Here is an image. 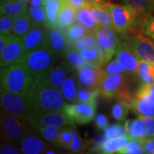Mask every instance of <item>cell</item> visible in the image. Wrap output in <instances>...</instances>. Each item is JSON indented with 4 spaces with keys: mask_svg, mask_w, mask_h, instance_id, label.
Masks as SVG:
<instances>
[{
    "mask_svg": "<svg viewBox=\"0 0 154 154\" xmlns=\"http://www.w3.org/2000/svg\"><path fill=\"white\" fill-rule=\"evenodd\" d=\"M36 79L22 63L1 68V88L24 97H29Z\"/></svg>",
    "mask_w": 154,
    "mask_h": 154,
    "instance_id": "cell-1",
    "label": "cell"
},
{
    "mask_svg": "<svg viewBox=\"0 0 154 154\" xmlns=\"http://www.w3.org/2000/svg\"><path fill=\"white\" fill-rule=\"evenodd\" d=\"M29 98L35 109L36 116L49 112H63L67 104L60 90L46 85L37 79Z\"/></svg>",
    "mask_w": 154,
    "mask_h": 154,
    "instance_id": "cell-2",
    "label": "cell"
},
{
    "mask_svg": "<svg viewBox=\"0 0 154 154\" xmlns=\"http://www.w3.org/2000/svg\"><path fill=\"white\" fill-rule=\"evenodd\" d=\"M126 74L116 73L106 75L100 84V93L106 99H116L119 102L131 107L134 96L131 92Z\"/></svg>",
    "mask_w": 154,
    "mask_h": 154,
    "instance_id": "cell-3",
    "label": "cell"
},
{
    "mask_svg": "<svg viewBox=\"0 0 154 154\" xmlns=\"http://www.w3.org/2000/svg\"><path fill=\"white\" fill-rule=\"evenodd\" d=\"M2 109L23 121L31 122L36 116V112L29 98L24 97L1 88Z\"/></svg>",
    "mask_w": 154,
    "mask_h": 154,
    "instance_id": "cell-4",
    "label": "cell"
},
{
    "mask_svg": "<svg viewBox=\"0 0 154 154\" xmlns=\"http://www.w3.org/2000/svg\"><path fill=\"white\" fill-rule=\"evenodd\" d=\"M110 11L115 30L119 34L125 35L138 25L141 26L144 19H140L143 15L139 14L131 7L125 5L105 4Z\"/></svg>",
    "mask_w": 154,
    "mask_h": 154,
    "instance_id": "cell-5",
    "label": "cell"
},
{
    "mask_svg": "<svg viewBox=\"0 0 154 154\" xmlns=\"http://www.w3.org/2000/svg\"><path fill=\"white\" fill-rule=\"evenodd\" d=\"M30 122L23 121L7 113L3 109L1 112L2 136L7 143L13 144L21 141L32 133Z\"/></svg>",
    "mask_w": 154,
    "mask_h": 154,
    "instance_id": "cell-6",
    "label": "cell"
},
{
    "mask_svg": "<svg viewBox=\"0 0 154 154\" xmlns=\"http://www.w3.org/2000/svg\"><path fill=\"white\" fill-rule=\"evenodd\" d=\"M58 57L47 47L41 48L28 54L22 63L36 79L47 74L54 67Z\"/></svg>",
    "mask_w": 154,
    "mask_h": 154,
    "instance_id": "cell-7",
    "label": "cell"
},
{
    "mask_svg": "<svg viewBox=\"0 0 154 154\" xmlns=\"http://www.w3.org/2000/svg\"><path fill=\"white\" fill-rule=\"evenodd\" d=\"M133 111L140 116L154 117V88L153 84H142L134 95Z\"/></svg>",
    "mask_w": 154,
    "mask_h": 154,
    "instance_id": "cell-8",
    "label": "cell"
},
{
    "mask_svg": "<svg viewBox=\"0 0 154 154\" xmlns=\"http://www.w3.org/2000/svg\"><path fill=\"white\" fill-rule=\"evenodd\" d=\"M28 54L22 39L12 35L0 55L1 68L20 64L25 60Z\"/></svg>",
    "mask_w": 154,
    "mask_h": 154,
    "instance_id": "cell-9",
    "label": "cell"
},
{
    "mask_svg": "<svg viewBox=\"0 0 154 154\" xmlns=\"http://www.w3.org/2000/svg\"><path fill=\"white\" fill-rule=\"evenodd\" d=\"M126 42L140 60L154 63V40L144 34L128 36Z\"/></svg>",
    "mask_w": 154,
    "mask_h": 154,
    "instance_id": "cell-10",
    "label": "cell"
},
{
    "mask_svg": "<svg viewBox=\"0 0 154 154\" xmlns=\"http://www.w3.org/2000/svg\"><path fill=\"white\" fill-rule=\"evenodd\" d=\"M96 39L103 50L107 62L115 54L116 50L120 44L121 39L116 31L113 29L98 26L94 30Z\"/></svg>",
    "mask_w": 154,
    "mask_h": 154,
    "instance_id": "cell-11",
    "label": "cell"
},
{
    "mask_svg": "<svg viewBox=\"0 0 154 154\" xmlns=\"http://www.w3.org/2000/svg\"><path fill=\"white\" fill-rule=\"evenodd\" d=\"M125 128L131 138L143 139L154 136V117L140 116L137 119H128Z\"/></svg>",
    "mask_w": 154,
    "mask_h": 154,
    "instance_id": "cell-12",
    "label": "cell"
},
{
    "mask_svg": "<svg viewBox=\"0 0 154 154\" xmlns=\"http://www.w3.org/2000/svg\"><path fill=\"white\" fill-rule=\"evenodd\" d=\"M96 112V104L75 103L67 104L64 108L65 113L74 124H86L93 120Z\"/></svg>",
    "mask_w": 154,
    "mask_h": 154,
    "instance_id": "cell-13",
    "label": "cell"
},
{
    "mask_svg": "<svg viewBox=\"0 0 154 154\" xmlns=\"http://www.w3.org/2000/svg\"><path fill=\"white\" fill-rule=\"evenodd\" d=\"M77 80L80 86L91 88H99L106 74L103 69L91 65H88L77 70Z\"/></svg>",
    "mask_w": 154,
    "mask_h": 154,
    "instance_id": "cell-14",
    "label": "cell"
},
{
    "mask_svg": "<svg viewBox=\"0 0 154 154\" xmlns=\"http://www.w3.org/2000/svg\"><path fill=\"white\" fill-rule=\"evenodd\" d=\"M115 58L124 65L128 74L137 75L140 60L126 41H121L116 50Z\"/></svg>",
    "mask_w": 154,
    "mask_h": 154,
    "instance_id": "cell-15",
    "label": "cell"
},
{
    "mask_svg": "<svg viewBox=\"0 0 154 154\" xmlns=\"http://www.w3.org/2000/svg\"><path fill=\"white\" fill-rule=\"evenodd\" d=\"M72 71L73 69L68 63H62L57 66L53 67L47 74L42 76L37 77L36 79L46 85L60 90L63 82L71 74Z\"/></svg>",
    "mask_w": 154,
    "mask_h": 154,
    "instance_id": "cell-16",
    "label": "cell"
},
{
    "mask_svg": "<svg viewBox=\"0 0 154 154\" xmlns=\"http://www.w3.org/2000/svg\"><path fill=\"white\" fill-rule=\"evenodd\" d=\"M34 127L38 126H54L61 128L66 126H74L72 119L63 112H49L42 113L35 117L30 122Z\"/></svg>",
    "mask_w": 154,
    "mask_h": 154,
    "instance_id": "cell-17",
    "label": "cell"
},
{
    "mask_svg": "<svg viewBox=\"0 0 154 154\" xmlns=\"http://www.w3.org/2000/svg\"><path fill=\"white\" fill-rule=\"evenodd\" d=\"M47 47L58 57L64 55L69 47L64 32L55 26H50L47 30Z\"/></svg>",
    "mask_w": 154,
    "mask_h": 154,
    "instance_id": "cell-18",
    "label": "cell"
},
{
    "mask_svg": "<svg viewBox=\"0 0 154 154\" xmlns=\"http://www.w3.org/2000/svg\"><path fill=\"white\" fill-rule=\"evenodd\" d=\"M22 42L29 53L47 47V30L42 25H36L22 38Z\"/></svg>",
    "mask_w": 154,
    "mask_h": 154,
    "instance_id": "cell-19",
    "label": "cell"
},
{
    "mask_svg": "<svg viewBox=\"0 0 154 154\" xmlns=\"http://www.w3.org/2000/svg\"><path fill=\"white\" fill-rule=\"evenodd\" d=\"M131 138L130 136H120L112 138H109L104 140L103 141L96 144L91 149L93 153L111 154L119 153L126 145Z\"/></svg>",
    "mask_w": 154,
    "mask_h": 154,
    "instance_id": "cell-20",
    "label": "cell"
},
{
    "mask_svg": "<svg viewBox=\"0 0 154 154\" xmlns=\"http://www.w3.org/2000/svg\"><path fill=\"white\" fill-rule=\"evenodd\" d=\"M20 148L22 153L39 154L47 153L48 146L41 138L34 136H26L20 141Z\"/></svg>",
    "mask_w": 154,
    "mask_h": 154,
    "instance_id": "cell-21",
    "label": "cell"
},
{
    "mask_svg": "<svg viewBox=\"0 0 154 154\" xmlns=\"http://www.w3.org/2000/svg\"><path fill=\"white\" fill-rule=\"evenodd\" d=\"M37 24L32 20L27 11L22 15L14 17L11 32L13 35L22 39Z\"/></svg>",
    "mask_w": 154,
    "mask_h": 154,
    "instance_id": "cell-22",
    "label": "cell"
},
{
    "mask_svg": "<svg viewBox=\"0 0 154 154\" xmlns=\"http://www.w3.org/2000/svg\"><path fill=\"white\" fill-rule=\"evenodd\" d=\"M76 18V9L69 3H67L65 0V2L61 7L57 20L53 26L59 28L61 29H64L72 25Z\"/></svg>",
    "mask_w": 154,
    "mask_h": 154,
    "instance_id": "cell-23",
    "label": "cell"
},
{
    "mask_svg": "<svg viewBox=\"0 0 154 154\" xmlns=\"http://www.w3.org/2000/svg\"><path fill=\"white\" fill-rule=\"evenodd\" d=\"M79 53L84 58V59L91 66L100 68L107 62L104 53H103L101 48L100 47L98 42L96 47L88 49L82 50V51H79Z\"/></svg>",
    "mask_w": 154,
    "mask_h": 154,
    "instance_id": "cell-24",
    "label": "cell"
},
{
    "mask_svg": "<svg viewBox=\"0 0 154 154\" xmlns=\"http://www.w3.org/2000/svg\"><path fill=\"white\" fill-rule=\"evenodd\" d=\"M79 86L76 74H72L63 82L60 91L66 101L75 103H77V91Z\"/></svg>",
    "mask_w": 154,
    "mask_h": 154,
    "instance_id": "cell-25",
    "label": "cell"
},
{
    "mask_svg": "<svg viewBox=\"0 0 154 154\" xmlns=\"http://www.w3.org/2000/svg\"><path fill=\"white\" fill-rule=\"evenodd\" d=\"M0 11L1 15H9L14 18L27 12V5L19 0H9L1 3Z\"/></svg>",
    "mask_w": 154,
    "mask_h": 154,
    "instance_id": "cell-26",
    "label": "cell"
},
{
    "mask_svg": "<svg viewBox=\"0 0 154 154\" xmlns=\"http://www.w3.org/2000/svg\"><path fill=\"white\" fill-rule=\"evenodd\" d=\"M76 19L79 23L85 26L90 32H94L98 26L96 17L91 9V4L87 7L77 9Z\"/></svg>",
    "mask_w": 154,
    "mask_h": 154,
    "instance_id": "cell-27",
    "label": "cell"
},
{
    "mask_svg": "<svg viewBox=\"0 0 154 154\" xmlns=\"http://www.w3.org/2000/svg\"><path fill=\"white\" fill-rule=\"evenodd\" d=\"M91 9L96 17L98 26L115 29L111 14L107 7H106L105 4L100 5H94L91 4Z\"/></svg>",
    "mask_w": 154,
    "mask_h": 154,
    "instance_id": "cell-28",
    "label": "cell"
},
{
    "mask_svg": "<svg viewBox=\"0 0 154 154\" xmlns=\"http://www.w3.org/2000/svg\"><path fill=\"white\" fill-rule=\"evenodd\" d=\"M121 2L143 16H149L154 9V0H121Z\"/></svg>",
    "mask_w": 154,
    "mask_h": 154,
    "instance_id": "cell-29",
    "label": "cell"
},
{
    "mask_svg": "<svg viewBox=\"0 0 154 154\" xmlns=\"http://www.w3.org/2000/svg\"><path fill=\"white\" fill-rule=\"evenodd\" d=\"M89 32H91L80 23L72 24L66 29H65L64 31L65 36H66L69 47Z\"/></svg>",
    "mask_w": 154,
    "mask_h": 154,
    "instance_id": "cell-30",
    "label": "cell"
},
{
    "mask_svg": "<svg viewBox=\"0 0 154 154\" xmlns=\"http://www.w3.org/2000/svg\"><path fill=\"white\" fill-rule=\"evenodd\" d=\"M63 57L66 59V63L70 66L73 69L78 70L82 67L90 65L82 57L79 51H76L72 47H69L66 50Z\"/></svg>",
    "mask_w": 154,
    "mask_h": 154,
    "instance_id": "cell-31",
    "label": "cell"
},
{
    "mask_svg": "<svg viewBox=\"0 0 154 154\" xmlns=\"http://www.w3.org/2000/svg\"><path fill=\"white\" fill-rule=\"evenodd\" d=\"M64 2L65 0H51L44 4V7L47 14V24L48 26H54L61 7Z\"/></svg>",
    "mask_w": 154,
    "mask_h": 154,
    "instance_id": "cell-32",
    "label": "cell"
},
{
    "mask_svg": "<svg viewBox=\"0 0 154 154\" xmlns=\"http://www.w3.org/2000/svg\"><path fill=\"white\" fill-rule=\"evenodd\" d=\"M137 75L142 84H154V63L140 60Z\"/></svg>",
    "mask_w": 154,
    "mask_h": 154,
    "instance_id": "cell-33",
    "label": "cell"
},
{
    "mask_svg": "<svg viewBox=\"0 0 154 154\" xmlns=\"http://www.w3.org/2000/svg\"><path fill=\"white\" fill-rule=\"evenodd\" d=\"M100 94L99 88L91 89L79 86L77 91V103L96 104V99Z\"/></svg>",
    "mask_w": 154,
    "mask_h": 154,
    "instance_id": "cell-34",
    "label": "cell"
},
{
    "mask_svg": "<svg viewBox=\"0 0 154 154\" xmlns=\"http://www.w3.org/2000/svg\"><path fill=\"white\" fill-rule=\"evenodd\" d=\"M96 44H97V39H96L95 33L94 32H91L76 41L74 44H73L72 46H70V47L76 51H80L96 47Z\"/></svg>",
    "mask_w": 154,
    "mask_h": 154,
    "instance_id": "cell-35",
    "label": "cell"
},
{
    "mask_svg": "<svg viewBox=\"0 0 154 154\" xmlns=\"http://www.w3.org/2000/svg\"><path fill=\"white\" fill-rule=\"evenodd\" d=\"M121 154H140L146 153L143 148V139L131 138L122 149L119 151Z\"/></svg>",
    "mask_w": 154,
    "mask_h": 154,
    "instance_id": "cell-36",
    "label": "cell"
},
{
    "mask_svg": "<svg viewBox=\"0 0 154 154\" xmlns=\"http://www.w3.org/2000/svg\"><path fill=\"white\" fill-rule=\"evenodd\" d=\"M39 131L44 139L54 146H59L58 136L60 130L57 126H38L35 127Z\"/></svg>",
    "mask_w": 154,
    "mask_h": 154,
    "instance_id": "cell-37",
    "label": "cell"
},
{
    "mask_svg": "<svg viewBox=\"0 0 154 154\" xmlns=\"http://www.w3.org/2000/svg\"><path fill=\"white\" fill-rule=\"evenodd\" d=\"M130 109V106L122 102H119L113 106L111 109V115L116 120L123 121L126 119Z\"/></svg>",
    "mask_w": 154,
    "mask_h": 154,
    "instance_id": "cell-38",
    "label": "cell"
},
{
    "mask_svg": "<svg viewBox=\"0 0 154 154\" xmlns=\"http://www.w3.org/2000/svg\"><path fill=\"white\" fill-rule=\"evenodd\" d=\"M70 130L72 136V141L69 146V151L73 153H80V152L84 151L87 147L85 141L80 137V136L76 131L73 129V128H70Z\"/></svg>",
    "mask_w": 154,
    "mask_h": 154,
    "instance_id": "cell-39",
    "label": "cell"
},
{
    "mask_svg": "<svg viewBox=\"0 0 154 154\" xmlns=\"http://www.w3.org/2000/svg\"><path fill=\"white\" fill-rule=\"evenodd\" d=\"M28 12L36 24L42 25L43 23L47 22V14H46L44 6L38 7V8H32V7L28 9Z\"/></svg>",
    "mask_w": 154,
    "mask_h": 154,
    "instance_id": "cell-40",
    "label": "cell"
},
{
    "mask_svg": "<svg viewBox=\"0 0 154 154\" xmlns=\"http://www.w3.org/2000/svg\"><path fill=\"white\" fill-rule=\"evenodd\" d=\"M128 134V132L122 125L121 124H113L111 126H108L105 129L104 136L106 139L112 138L120 136H126Z\"/></svg>",
    "mask_w": 154,
    "mask_h": 154,
    "instance_id": "cell-41",
    "label": "cell"
},
{
    "mask_svg": "<svg viewBox=\"0 0 154 154\" xmlns=\"http://www.w3.org/2000/svg\"><path fill=\"white\" fill-rule=\"evenodd\" d=\"M72 141V136L71 134L70 128L64 127L61 128L58 136V143L59 146L63 149H69Z\"/></svg>",
    "mask_w": 154,
    "mask_h": 154,
    "instance_id": "cell-42",
    "label": "cell"
},
{
    "mask_svg": "<svg viewBox=\"0 0 154 154\" xmlns=\"http://www.w3.org/2000/svg\"><path fill=\"white\" fill-rule=\"evenodd\" d=\"M140 31L145 35L154 40V17L147 16L144 19L140 26Z\"/></svg>",
    "mask_w": 154,
    "mask_h": 154,
    "instance_id": "cell-43",
    "label": "cell"
},
{
    "mask_svg": "<svg viewBox=\"0 0 154 154\" xmlns=\"http://www.w3.org/2000/svg\"><path fill=\"white\" fill-rule=\"evenodd\" d=\"M14 17L9 15H1L0 18V34H9L12 31Z\"/></svg>",
    "mask_w": 154,
    "mask_h": 154,
    "instance_id": "cell-44",
    "label": "cell"
},
{
    "mask_svg": "<svg viewBox=\"0 0 154 154\" xmlns=\"http://www.w3.org/2000/svg\"><path fill=\"white\" fill-rule=\"evenodd\" d=\"M106 75L116 74V73H127L125 66L119 61H111L103 69Z\"/></svg>",
    "mask_w": 154,
    "mask_h": 154,
    "instance_id": "cell-45",
    "label": "cell"
},
{
    "mask_svg": "<svg viewBox=\"0 0 154 154\" xmlns=\"http://www.w3.org/2000/svg\"><path fill=\"white\" fill-rule=\"evenodd\" d=\"M94 122L96 128L100 130H104L109 126V120L105 115L99 113L95 116L94 118Z\"/></svg>",
    "mask_w": 154,
    "mask_h": 154,
    "instance_id": "cell-46",
    "label": "cell"
},
{
    "mask_svg": "<svg viewBox=\"0 0 154 154\" xmlns=\"http://www.w3.org/2000/svg\"><path fill=\"white\" fill-rule=\"evenodd\" d=\"M143 144L146 153L154 154V136L143 138Z\"/></svg>",
    "mask_w": 154,
    "mask_h": 154,
    "instance_id": "cell-47",
    "label": "cell"
},
{
    "mask_svg": "<svg viewBox=\"0 0 154 154\" xmlns=\"http://www.w3.org/2000/svg\"><path fill=\"white\" fill-rule=\"evenodd\" d=\"M0 153L2 154H19L22 153V152L14 146H11L10 143H8L7 145H2L1 146Z\"/></svg>",
    "mask_w": 154,
    "mask_h": 154,
    "instance_id": "cell-48",
    "label": "cell"
},
{
    "mask_svg": "<svg viewBox=\"0 0 154 154\" xmlns=\"http://www.w3.org/2000/svg\"><path fill=\"white\" fill-rule=\"evenodd\" d=\"M67 3L72 5L75 9H79L84 7H87L90 5V3L88 2L86 0H66Z\"/></svg>",
    "mask_w": 154,
    "mask_h": 154,
    "instance_id": "cell-49",
    "label": "cell"
},
{
    "mask_svg": "<svg viewBox=\"0 0 154 154\" xmlns=\"http://www.w3.org/2000/svg\"><path fill=\"white\" fill-rule=\"evenodd\" d=\"M13 34H1L0 36V54H1L7 47L9 40L11 39Z\"/></svg>",
    "mask_w": 154,
    "mask_h": 154,
    "instance_id": "cell-50",
    "label": "cell"
},
{
    "mask_svg": "<svg viewBox=\"0 0 154 154\" xmlns=\"http://www.w3.org/2000/svg\"><path fill=\"white\" fill-rule=\"evenodd\" d=\"M31 6L32 8H38L44 6V3L42 0H31Z\"/></svg>",
    "mask_w": 154,
    "mask_h": 154,
    "instance_id": "cell-51",
    "label": "cell"
},
{
    "mask_svg": "<svg viewBox=\"0 0 154 154\" xmlns=\"http://www.w3.org/2000/svg\"><path fill=\"white\" fill-rule=\"evenodd\" d=\"M88 2H89L91 5H104L106 2V0H86Z\"/></svg>",
    "mask_w": 154,
    "mask_h": 154,
    "instance_id": "cell-52",
    "label": "cell"
},
{
    "mask_svg": "<svg viewBox=\"0 0 154 154\" xmlns=\"http://www.w3.org/2000/svg\"><path fill=\"white\" fill-rule=\"evenodd\" d=\"M42 1H43V3H44V4H46L47 2H48L51 1V0H42Z\"/></svg>",
    "mask_w": 154,
    "mask_h": 154,
    "instance_id": "cell-53",
    "label": "cell"
},
{
    "mask_svg": "<svg viewBox=\"0 0 154 154\" xmlns=\"http://www.w3.org/2000/svg\"><path fill=\"white\" fill-rule=\"evenodd\" d=\"M19 1H21V2H27L29 1V0H19Z\"/></svg>",
    "mask_w": 154,
    "mask_h": 154,
    "instance_id": "cell-54",
    "label": "cell"
},
{
    "mask_svg": "<svg viewBox=\"0 0 154 154\" xmlns=\"http://www.w3.org/2000/svg\"><path fill=\"white\" fill-rule=\"evenodd\" d=\"M46 153H48V154H49V153H53L54 154V152H53V151H48Z\"/></svg>",
    "mask_w": 154,
    "mask_h": 154,
    "instance_id": "cell-55",
    "label": "cell"
},
{
    "mask_svg": "<svg viewBox=\"0 0 154 154\" xmlns=\"http://www.w3.org/2000/svg\"><path fill=\"white\" fill-rule=\"evenodd\" d=\"M7 1H9V0H1V3L5 2H7Z\"/></svg>",
    "mask_w": 154,
    "mask_h": 154,
    "instance_id": "cell-56",
    "label": "cell"
},
{
    "mask_svg": "<svg viewBox=\"0 0 154 154\" xmlns=\"http://www.w3.org/2000/svg\"><path fill=\"white\" fill-rule=\"evenodd\" d=\"M153 88H154V84H153Z\"/></svg>",
    "mask_w": 154,
    "mask_h": 154,
    "instance_id": "cell-57",
    "label": "cell"
}]
</instances>
